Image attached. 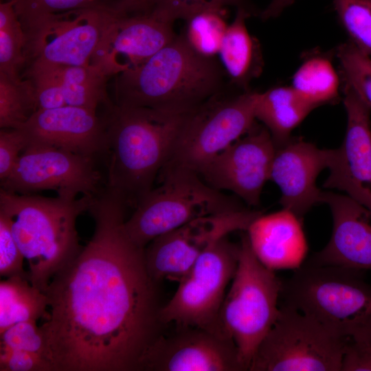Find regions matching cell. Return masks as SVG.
I'll list each match as a JSON object with an SVG mask.
<instances>
[{
    "label": "cell",
    "instance_id": "cell-1",
    "mask_svg": "<svg viewBox=\"0 0 371 371\" xmlns=\"http://www.w3.org/2000/svg\"><path fill=\"white\" fill-rule=\"evenodd\" d=\"M126 207L104 188L88 212L94 232L77 256L52 278L40 328L53 371H140L169 326L160 282L145 248L125 229Z\"/></svg>",
    "mask_w": 371,
    "mask_h": 371
},
{
    "label": "cell",
    "instance_id": "cell-2",
    "mask_svg": "<svg viewBox=\"0 0 371 371\" xmlns=\"http://www.w3.org/2000/svg\"><path fill=\"white\" fill-rule=\"evenodd\" d=\"M104 107L109 157L104 188L135 209L168 161L186 114L113 101Z\"/></svg>",
    "mask_w": 371,
    "mask_h": 371
},
{
    "label": "cell",
    "instance_id": "cell-3",
    "mask_svg": "<svg viewBox=\"0 0 371 371\" xmlns=\"http://www.w3.org/2000/svg\"><path fill=\"white\" fill-rule=\"evenodd\" d=\"M114 77L116 105L177 114L188 113L225 90L227 79L219 60L197 53L181 33L141 65Z\"/></svg>",
    "mask_w": 371,
    "mask_h": 371
},
{
    "label": "cell",
    "instance_id": "cell-4",
    "mask_svg": "<svg viewBox=\"0 0 371 371\" xmlns=\"http://www.w3.org/2000/svg\"><path fill=\"white\" fill-rule=\"evenodd\" d=\"M93 196L66 199L0 191V213L28 262L30 282L45 292L53 276L82 249L78 217L88 211Z\"/></svg>",
    "mask_w": 371,
    "mask_h": 371
},
{
    "label": "cell",
    "instance_id": "cell-5",
    "mask_svg": "<svg viewBox=\"0 0 371 371\" xmlns=\"http://www.w3.org/2000/svg\"><path fill=\"white\" fill-rule=\"evenodd\" d=\"M363 273L305 262L283 282L281 297L348 340L371 343V284Z\"/></svg>",
    "mask_w": 371,
    "mask_h": 371
},
{
    "label": "cell",
    "instance_id": "cell-6",
    "mask_svg": "<svg viewBox=\"0 0 371 371\" xmlns=\"http://www.w3.org/2000/svg\"><path fill=\"white\" fill-rule=\"evenodd\" d=\"M159 176V185L142 199L124 224L128 236L142 247L196 218L244 208L192 170L166 166Z\"/></svg>",
    "mask_w": 371,
    "mask_h": 371
},
{
    "label": "cell",
    "instance_id": "cell-7",
    "mask_svg": "<svg viewBox=\"0 0 371 371\" xmlns=\"http://www.w3.org/2000/svg\"><path fill=\"white\" fill-rule=\"evenodd\" d=\"M239 245L238 265L221 308V322L249 370L258 347L280 314L283 281L258 259L246 233Z\"/></svg>",
    "mask_w": 371,
    "mask_h": 371
},
{
    "label": "cell",
    "instance_id": "cell-8",
    "mask_svg": "<svg viewBox=\"0 0 371 371\" xmlns=\"http://www.w3.org/2000/svg\"><path fill=\"white\" fill-rule=\"evenodd\" d=\"M348 339L286 304L258 347L249 371H341Z\"/></svg>",
    "mask_w": 371,
    "mask_h": 371
},
{
    "label": "cell",
    "instance_id": "cell-9",
    "mask_svg": "<svg viewBox=\"0 0 371 371\" xmlns=\"http://www.w3.org/2000/svg\"><path fill=\"white\" fill-rule=\"evenodd\" d=\"M256 95L257 92L250 90L236 94L224 90L186 113L164 166L183 168L199 174L254 126Z\"/></svg>",
    "mask_w": 371,
    "mask_h": 371
},
{
    "label": "cell",
    "instance_id": "cell-10",
    "mask_svg": "<svg viewBox=\"0 0 371 371\" xmlns=\"http://www.w3.org/2000/svg\"><path fill=\"white\" fill-rule=\"evenodd\" d=\"M239 251L240 245L227 236L208 248L178 282L175 293L162 308V322L229 337L222 327L221 311L236 271Z\"/></svg>",
    "mask_w": 371,
    "mask_h": 371
},
{
    "label": "cell",
    "instance_id": "cell-11",
    "mask_svg": "<svg viewBox=\"0 0 371 371\" xmlns=\"http://www.w3.org/2000/svg\"><path fill=\"white\" fill-rule=\"evenodd\" d=\"M262 214L244 207L203 216L155 238L145 247L150 274L160 282H179L213 244L232 232H246Z\"/></svg>",
    "mask_w": 371,
    "mask_h": 371
},
{
    "label": "cell",
    "instance_id": "cell-12",
    "mask_svg": "<svg viewBox=\"0 0 371 371\" xmlns=\"http://www.w3.org/2000/svg\"><path fill=\"white\" fill-rule=\"evenodd\" d=\"M119 13L85 8L51 14L25 32L27 60L50 65H87L104 32Z\"/></svg>",
    "mask_w": 371,
    "mask_h": 371
},
{
    "label": "cell",
    "instance_id": "cell-13",
    "mask_svg": "<svg viewBox=\"0 0 371 371\" xmlns=\"http://www.w3.org/2000/svg\"><path fill=\"white\" fill-rule=\"evenodd\" d=\"M102 176L94 158L50 146H27L1 188L12 193L33 194L43 190L58 196H93L101 187Z\"/></svg>",
    "mask_w": 371,
    "mask_h": 371
},
{
    "label": "cell",
    "instance_id": "cell-14",
    "mask_svg": "<svg viewBox=\"0 0 371 371\" xmlns=\"http://www.w3.org/2000/svg\"><path fill=\"white\" fill-rule=\"evenodd\" d=\"M144 355L140 371H243L229 337L198 327L170 325Z\"/></svg>",
    "mask_w": 371,
    "mask_h": 371
},
{
    "label": "cell",
    "instance_id": "cell-15",
    "mask_svg": "<svg viewBox=\"0 0 371 371\" xmlns=\"http://www.w3.org/2000/svg\"><path fill=\"white\" fill-rule=\"evenodd\" d=\"M276 146L265 126H254L199 172L218 190L234 193L249 206L260 203L262 188L270 180Z\"/></svg>",
    "mask_w": 371,
    "mask_h": 371
},
{
    "label": "cell",
    "instance_id": "cell-16",
    "mask_svg": "<svg viewBox=\"0 0 371 371\" xmlns=\"http://www.w3.org/2000/svg\"><path fill=\"white\" fill-rule=\"evenodd\" d=\"M173 23L152 12L117 13L106 27L91 64L109 78L135 67L175 38Z\"/></svg>",
    "mask_w": 371,
    "mask_h": 371
},
{
    "label": "cell",
    "instance_id": "cell-17",
    "mask_svg": "<svg viewBox=\"0 0 371 371\" xmlns=\"http://www.w3.org/2000/svg\"><path fill=\"white\" fill-rule=\"evenodd\" d=\"M19 128L27 147L50 146L93 158L107 154L104 120L90 109L66 105L39 109Z\"/></svg>",
    "mask_w": 371,
    "mask_h": 371
},
{
    "label": "cell",
    "instance_id": "cell-18",
    "mask_svg": "<svg viewBox=\"0 0 371 371\" xmlns=\"http://www.w3.org/2000/svg\"><path fill=\"white\" fill-rule=\"evenodd\" d=\"M331 149H322L292 138L276 148L270 180L280 188L283 209L300 219L314 205L323 203V192L316 185L322 170L328 167Z\"/></svg>",
    "mask_w": 371,
    "mask_h": 371
},
{
    "label": "cell",
    "instance_id": "cell-19",
    "mask_svg": "<svg viewBox=\"0 0 371 371\" xmlns=\"http://www.w3.org/2000/svg\"><path fill=\"white\" fill-rule=\"evenodd\" d=\"M333 216L328 244L306 262L371 271V212L348 195L323 192Z\"/></svg>",
    "mask_w": 371,
    "mask_h": 371
},
{
    "label": "cell",
    "instance_id": "cell-20",
    "mask_svg": "<svg viewBox=\"0 0 371 371\" xmlns=\"http://www.w3.org/2000/svg\"><path fill=\"white\" fill-rule=\"evenodd\" d=\"M250 247L267 268L297 269L306 257L308 245L302 219L282 209L255 218L245 232Z\"/></svg>",
    "mask_w": 371,
    "mask_h": 371
},
{
    "label": "cell",
    "instance_id": "cell-21",
    "mask_svg": "<svg viewBox=\"0 0 371 371\" xmlns=\"http://www.w3.org/2000/svg\"><path fill=\"white\" fill-rule=\"evenodd\" d=\"M347 126L341 150L351 188L350 197L371 212V109L343 80Z\"/></svg>",
    "mask_w": 371,
    "mask_h": 371
},
{
    "label": "cell",
    "instance_id": "cell-22",
    "mask_svg": "<svg viewBox=\"0 0 371 371\" xmlns=\"http://www.w3.org/2000/svg\"><path fill=\"white\" fill-rule=\"evenodd\" d=\"M251 16L243 8L236 9L218 54L229 84L242 91L249 90L250 82L260 75L263 67L260 44L249 34L246 25L247 19Z\"/></svg>",
    "mask_w": 371,
    "mask_h": 371
},
{
    "label": "cell",
    "instance_id": "cell-23",
    "mask_svg": "<svg viewBox=\"0 0 371 371\" xmlns=\"http://www.w3.org/2000/svg\"><path fill=\"white\" fill-rule=\"evenodd\" d=\"M315 108L292 87H277L257 92L254 112L278 148L291 139L293 130Z\"/></svg>",
    "mask_w": 371,
    "mask_h": 371
},
{
    "label": "cell",
    "instance_id": "cell-24",
    "mask_svg": "<svg viewBox=\"0 0 371 371\" xmlns=\"http://www.w3.org/2000/svg\"><path fill=\"white\" fill-rule=\"evenodd\" d=\"M48 302L45 293L27 277L14 276L0 283V333L22 322L43 319Z\"/></svg>",
    "mask_w": 371,
    "mask_h": 371
},
{
    "label": "cell",
    "instance_id": "cell-25",
    "mask_svg": "<svg viewBox=\"0 0 371 371\" xmlns=\"http://www.w3.org/2000/svg\"><path fill=\"white\" fill-rule=\"evenodd\" d=\"M52 66L60 83L67 105L97 111L100 105L105 106L112 102L107 93L109 78L95 65Z\"/></svg>",
    "mask_w": 371,
    "mask_h": 371
},
{
    "label": "cell",
    "instance_id": "cell-26",
    "mask_svg": "<svg viewBox=\"0 0 371 371\" xmlns=\"http://www.w3.org/2000/svg\"><path fill=\"white\" fill-rule=\"evenodd\" d=\"M225 7L211 6L188 16L181 34L188 45L204 56L214 58L228 26Z\"/></svg>",
    "mask_w": 371,
    "mask_h": 371
},
{
    "label": "cell",
    "instance_id": "cell-27",
    "mask_svg": "<svg viewBox=\"0 0 371 371\" xmlns=\"http://www.w3.org/2000/svg\"><path fill=\"white\" fill-rule=\"evenodd\" d=\"M339 82L330 60L316 56L306 59L296 71L292 87L316 107L334 102Z\"/></svg>",
    "mask_w": 371,
    "mask_h": 371
},
{
    "label": "cell",
    "instance_id": "cell-28",
    "mask_svg": "<svg viewBox=\"0 0 371 371\" xmlns=\"http://www.w3.org/2000/svg\"><path fill=\"white\" fill-rule=\"evenodd\" d=\"M26 36L12 0L0 3V72L19 79L27 62Z\"/></svg>",
    "mask_w": 371,
    "mask_h": 371
},
{
    "label": "cell",
    "instance_id": "cell-29",
    "mask_svg": "<svg viewBox=\"0 0 371 371\" xmlns=\"http://www.w3.org/2000/svg\"><path fill=\"white\" fill-rule=\"evenodd\" d=\"M37 110L32 81L0 72V127L19 128Z\"/></svg>",
    "mask_w": 371,
    "mask_h": 371
},
{
    "label": "cell",
    "instance_id": "cell-30",
    "mask_svg": "<svg viewBox=\"0 0 371 371\" xmlns=\"http://www.w3.org/2000/svg\"><path fill=\"white\" fill-rule=\"evenodd\" d=\"M25 32L51 14L85 8L116 10L117 0H12Z\"/></svg>",
    "mask_w": 371,
    "mask_h": 371
},
{
    "label": "cell",
    "instance_id": "cell-31",
    "mask_svg": "<svg viewBox=\"0 0 371 371\" xmlns=\"http://www.w3.org/2000/svg\"><path fill=\"white\" fill-rule=\"evenodd\" d=\"M349 41L371 57V0H333Z\"/></svg>",
    "mask_w": 371,
    "mask_h": 371
},
{
    "label": "cell",
    "instance_id": "cell-32",
    "mask_svg": "<svg viewBox=\"0 0 371 371\" xmlns=\"http://www.w3.org/2000/svg\"><path fill=\"white\" fill-rule=\"evenodd\" d=\"M342 80L348 83L371 109V57L350 41L336 51Z\"/></svg>",
    "mask_w": 371,
    "mask_h": 371
},
{
    "label": "cell",
    "instance_id": "cell-33",
    "mask_svg": "<svg viewBox=\"0 0 371 371\" xmlns=\"http://www.w3.org/2000/svg\"><path fill=\"white\" fill-rule=\"evenodd\" d=\"M211 6L243 8L252 16H258L260 12L251 0H155L151 12L175 22L178 19L184 20L195 11Z\"/></svg>",
    "mask_w": 371,
    "mask_h": 371
},
{
    "label": "cell",
    "instance_id": "cell-34",
    "mask_svg": "<svg viewBox=\"0 0 371 371\" xmlns=\"http://www.w3.org/2000/svg\"><path fill=\"white\" fill-rule=\"evenodd\" d=\"M26 76L34 88L37 110L67 105L60 83L52 65L31 63Z\"/></svg>",
    "mask_w": 371,
    "mask_h": 371
},
{
    "label": "cell",
    "instance_id": "cell-35",
    "mask_svg": "<svg viewBox=\"0 0 371 371\" xmlns=\"http://www.w3.org/2000/svg\"><path fill=\"white\" fill-rule=\"evenodd\" d=\"M0 335V346L37 354L47 360L44 336L40 326L36 325V322L16 323Z\"/></svg>",
    "mask_w": 371,
    "mask_h": 371
},
{
    "label": "cell",
    "instance_id": "cell-36",
    "mask_svg": "<svg viewBox=\"0 0 371 371\" xmlns=\"http://www.w3.org/2000/svg\"><path fill=\"white\" fill-rule=\"evenodd\" d=\"M23 259L24 256L15 241L8 218L0 213L1 276L7 278L21 276L29 278L28 271H25L23 267Z\"/></svg>",
    "mask_w": 371,
    "mask_h": 371
},
{
    "label": "cell",
    "instance_id": "cell-37",
    "mask_svg": "<svg viewBox=\"0 0 371 371\" xmlns=\"http://www.w3.org/2000/svg\"><path fill=\"white\" fill-rule=\"evenodd\" d=\"M27 145L25 137L19 128H1V181H4L10 175Z\"/></svg>",
    "mask_w": 371,
    "mask_h": 371
},
{
    "label": "cell",
    "instance_id": "cell-38",
    "mask_svg": "<svg viewBox=\"0 0 371 371\" xmlns=\"http://www.w3.org/2000/svg\"><path fill=\"white\" fill-rule=\"evenodd\" d=\"M1 371H53L43 357L30 352L0 346Z\"/></svg>",
    "mask_w": 371,
    "mask_h": 371
},
{
    "label": "cell",
    "instance_id": "cell-39",
    "mask_svg": "<svg viewBox=\"0 0 371 371\" xmlns=\"http://www.w3.org/2000/svg\"><path fill=\"white\" fill-rule=\"evenodd\" d=\"M341 371H371V343L350 341L344 351Z\"/></svg>",
    "mask_w": 371,
    "mask_h": 371
},
{
    "label": "cell",
    "instance_id": "cell-40",
    "mask_svg": "<svg viewBox=\"0 0 371 371\" xmlns=\"http://www.w3.org/2000/svg\"><path fill=\"white\" fill-rule=\"evenodd\" d=\"M155 0H117V11L122 14H140L152 11Z\"/></svg>",
    "mask_w": 371,
    "mask_h": 371
},
{
    "label": "cell",
    "instance_id": "cell-41",
    "mask_svg": "<svg viewBox=\"0 0 371 371\" xmlns=\"http://www.w3.org/2000/svg\"><path fill=\"white\" fill-rule=\"evenodd\" d=\"M294 1L295 0H271L269 5L260 11L258 16L263 21L276 18Z\"/></svg>",
    "mask_w": 371,
    "mask_h": 371
},
{
    "label": "cell",
    "instance_id": "cell-42",
    "mask_svg": "<svg viewBox=\"0 0 371 371\" xmlns=\"http://www.w3.org/2000/svg\"><path fill=\"white\" fill-rule=\"evenodd\" d=\"M3 1H7V0H3Z\"/></svg>",
    "mask_w": 371,
    "mask_h": 371
}]
</instances>
